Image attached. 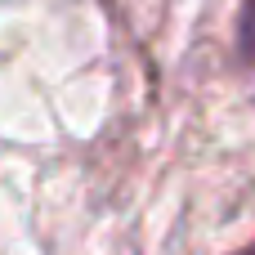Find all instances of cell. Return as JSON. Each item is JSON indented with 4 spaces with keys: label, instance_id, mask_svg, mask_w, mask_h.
Returning <instances> with one entry per match:
<instances>
[{
    "label": "cell",
    "instance_id": "6da1fadb",
    "mask_svg": "<svg viewBox=\"0 0 255 255\" xmlns=\"http://www.w3.org/2000/svg\"><path fill=\"white\" fill-rule=\"evenodd\" d=\"M238 58L255 76V0L242 4V18H238Z\"/></svg>",
    "mask_w": 255,
    "mask_h": 255
},
{
    "label": "cell",
    "instance_id": "7a4b0ae2",
    "mask_svg": "<svg viewBox=\"0 0 255 255\" xmlns=\"http://www.w3.org/2000/svg\"><path fill=\"white\" fill-rule=\"evenodd\" d=\"M233 255H255V238L247 242V247H242V251H233Z\"/></svg>",
    "mask_w": 255,
    "mask_h": 255
}]
</instances>
